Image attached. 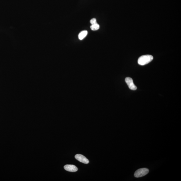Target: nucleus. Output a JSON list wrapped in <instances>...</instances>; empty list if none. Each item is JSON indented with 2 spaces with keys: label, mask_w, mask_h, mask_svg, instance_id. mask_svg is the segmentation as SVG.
<instances>
[{
  "label": "nucleus",
  "mask_w": 181,
  "mask_h": 181,
  "mask_svg": "<svg viewBox=\"0 0 181 181\" xmlns=\"http://www.w3.org/2000/svg\"><path fill=\"white\" fill-rule=\"evenodd\" d=\"M153 57L151 55H146L141 56L138 60V63L141 66H144L151 62Z\"/></svg>",
  "instance_id": "nucleus-1"
},
{
  "label": "nucleus",
  "mask_w": 181,
  "mask_h": 181,
  "mask_svg": "<svg viewBox=\"0 0 181 181\" xmlns=\"http://www.w3.org/2000/svg\"><path fill=\"white\" fill-rule=\"evenodd\" d=\"M149 172V170L147 168H140L135 172L134 176L137 178H140L146 176Z\"/></svg>",
  "instance_id": "nucleus-2"
},
{
  "label": "nucleus",
  "mask_w": 181,
  "mask_h": 181,
  "mask_svg": "<svg viewBox=\"0 0 181 181\" xmlns=\"http://www.w3.org/2000/svg\"><path fill=\"white\" fill-rule=\"evenodd\" d=\"M125 81L127 84L129 88L131 90H135L137 89V87L133 83V80L131 78L127 77L125 78Z\"/></svg>",
  "instance_id": "nucleus-3"
},
{
  "label": "nucleus",
  "mask_w": 181,
  "mask_h": 181,
  "mask_svg": "<svg viewBox=\"0 0 181 181\" xmlns=\"http://www.w3.org/2000/svg\"><path fill=\"white\" fill-rule=\"evenodd\" d=\"M75 158L78 160L83 163L87 164L89 163V160L84 156L81 155V154H77L75 155Z\"/></svg>",
  "instance_id": "nucleus-4"
},
{
  "label": "nucleus",
  "mask_w": 181,
  "mask_h": 181,
  "mask_svg": "<svg viewBox=\"0 0 181 181\" xmlns=\"http://www.w3.org/2000/svg\"><path fill=\"white\" fill-rule=\"evenodd\" d=\"M65 170L71 172H75L78 170L77 167L73 165H66L64 167Z\"/></svg>",
  "instance_id": "nucleus-5"
},
{
  "label": "nucleus",
  "mask_w": 181,
  "mask_h": 181,
  "mask_svg": "<svg viewBox=\"0 0 181 181\" xmlns=\"http://www.w3.org/2000/svg\"><path fill=\"white\" fill-rule=\"evenodd\" d=\"M88 34V32L86 30L82 31L80 33L79 35V39L80 40L83 39L86 37Z\"/></svg>",
  "instance_id": "nucleus-6"
},
{
  "label": "nucleus",
  "mask_w": 181,
  "mask_h": 181,
  "mask_svg": "<svg viewBox=\"0 0 181 181\" xmlns=\"http://www.w3.org/2000/svg\"><path fill=\"white\" fill-rule=\"evenodd\" d=\"M100 26L97 23L92 25L90 27L91 29L93 31H96L99 29Z\"/></svg>",
  "instance_id": "nucleus-7"
},
{
  "label": "nucleus",
  "mask_w": 181,
  "mask_h": 181,
  "mask_svg": "<svg viewBox=\"0 0 181 181\" xmlns=\"http://www.w3.org/2000/svg\"><path fill=\"white\" fill-rule=\"evenodd\" d=\"M90 23L91 24H94L97 23L96 19L95 18H93L90 21Z\"/></svg>",
  "instance_id": "nucleus-8"
}]
</instances>
